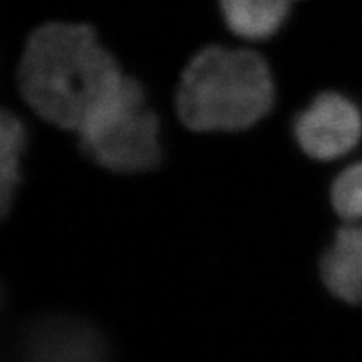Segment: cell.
<instances>
[{
  "label": "cell",
  "mask_w": 362,
  "mask_h": 362,
  "mask_svg": "<svg viewBox=\"0 0 362 362\" xmlns=\"http://www.w3.org/2000/svg\"><path fill=\"white\" fill-rule=\"evenodd\" d=\"M124 78L93 27L64 22L40 25L29 35L17 71L27 106L49 124L72 131L119 89Z\"/></svg>",
  "instance_id": "1"
},
{
  "label": "cell",
  "mask_w": 362,
  "mask_h": 362,
  "mask_svg": "<svg viewBox=\"0 0 362 362\" xmlns=\"http://www.w3.org/2000/svg\"><path fill=\"white\" fill-rule=\"evenodd\" d=\"M274 96V79L260 54L210 45L185 67L176 111L193 131H242L269 115Z\"/></svg>",
  "instance_id": "2"
},
{
  "label": "cell",
  "mask_w": 362,
  "mask_h": 362,
  "mask_svg": "<svg viewBox=\"0 0 362 362\" xmlns=\"http://www.w3.org/2000/svg\"><path fill=\"white\" fill-rule=\"evenodd\" d=\"M76 133L86 155L115 173H143L161 161L160 119L143 86L128 76Z\"/></svg>",
  "instance_id": "3"
},
{
  "label": "cell",
  "mask_w": 362,
  "mask_h": 362,
  "mask_svg": "<svg viewBox=\"0 0 362 362\" xmlns=\"http://www.w3.org/2000/svg\"><path fill=\"white\" fill-rule=\"evenodd\" d=\"M293 136L307 156L332 161L351 153L362 138V112L339 93L319 94L293 121Z\"/></svg>",
  "instance_id": "4"
},
{
  "label": "cell",
  "mask_w": 362,
  "mask_h": 362,
  "mask_svg": "<svg viewBox=\"0 0 362 362\" xmlns=\"http://www.w3.org/2000/svg\"><path fill=\"white\" fill-rule=\"evenodd\" d=\"M25 349L40 361H94L103 354V342L93 327L78 320H44L27 332Z\"/></svg>",
  "instance_id": "5"
},
{
  "label": "cell",
  "mask_w": 362,
  "mask_h": 362,
  "mask_svg": "<svg viewBox=\"0 0 362 362\" xmlns=\"http://www.w3.org/2000/svg\"><path fill=\"white\" fill-rule=\"evenodd\" d=\"M320 275L332 296L347 304H362V225L339 230L320 262Z\"/></svg>",
  "instance_id": "6"
},
{
  "label": "cell",
  "mask_w": 362,
  "mask_h": 362,
  "mask_svg": "<svg viewBox=\"0 0 362 362\" xmlns=\"http://www.w3.org/2000/svg\"><path fill=\"white\" fill-rule=\"evenodd\" d=\"M292 0H220L226 27L245 40H265L287 19Z\"/></svg>",
  "instance_id": "7"
},
{
  "label": "cell",
  "mask_w": 362,
  "mask_h": 362,
  "mask_svg": "<svg viewBox=\"0 0 362 362\" xmlns=\"http://www.w3.org/2000/svg\"><path fill=\"white\" fill-rule=\"evenodd\" d=\"M25 128L7 110L0 116V206L7 215L21 180V160L25 148Z\"/></svg>",
  "instance_id": "8"
},
{
  "label": "cell",
  "mask_w": 362,
  "mask_h": 362,
  "mask_svg": "<svg viewBox=\"0 0 362 362\" xmlns=\"http://www.w3.org/2000/svg\"><path fill=\"white\" fill-rule=\"evenodd\" d=\"M330 202L342 220L362 221V163L347 166L330 188Z\"/></svg>",
  "instance_id": "9"
},
{
  "label": "cell",
  "mask_w": 362,
  "mask_h": 362,
  "mask_svg": "<svg viewBox=\"0 0 362 362\" xmlns=\"http://www.w3.org/2000/svg\"><path fill=\"white\" fill-rule=\"evenodd\" d=\"M292 2H293V0H292Z\"/></svg>",
  "instance_id": "10"
}]
</instances>
